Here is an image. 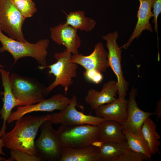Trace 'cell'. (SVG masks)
I'll use <instances>...</instances> for the list:
<instances>
[{"mask_svg": "<svg viewBox=\"0 0 161 161\" xmlns=\"http://www.w3.org/2000/svg\"><path fill=\"white\" fill-rule=\"evenodd\" d=\"M140 6L137 17L138 20L135 28L126 43L120 47L127 49L134 39L138 38L143 32L145 30L152 32L153 30L149 22L151 18L153 17L151 9L155 0H139Z\"/></svg>", "mask_w": 161, "mask_h": 161, "instance_id": "9a60e30c", "label": "cell"}, {"mask_svg": "<svg viewBox=\"0 0 161 161\" xmlns=\"http://www.w3.org/2000/svg\"><path fill=\"white\" fill-rule=\"evenodd\" d=\"M66 15L65 24L77 30L90 31L96 25L95 21L85 16L84 11L79 10L69 12Z\"/></svg>", "mask_w": 161, "mask_h": 161, "instance_id": "44dd1931", "label": "cell"}, {"mask_svg": "<svg viewBox=\"0 0 161 161\" xmlns=\"http://www.w3.org/2000/svg\"><path fill=\"white\" fill-rule=\"evenodd\" d=\"M19 11L26 18L31 17L37 11V9L32 0H13Z\"/></svg>", "mask_w": 161, "mask_h": 161, "instance_id": "cb8c5ba5", "label": "cell"}, {"mask_svg": "<svg viewBox=\"0 0 161 161\" xmlns=\"http://www.w3.org/2000/svg\"><path fill=\"white\" fill-rule=\"evenodd\" d=\"M0 42L2 45L0 52H9L14 58V63L21 58L29 57L35 58L40 66L46 65L47 49L49 43L48 39H41L35 43L27 41H19L7 36L0 30Z\"/></svg>", "mask_w": 161, "mask_h": 161, "instance_id": "7a4b0ae2", "label": "cell"}, {"mask_svg": "<svg viewBox=\"0 0 161 161\" xmlns=\"http://www.w3.org/2000/svg\"><path fill=\"white\" fill-rule=\"evenodd\" d=\"M51 114L42 115H25L15 121L12 130L2 137L4 146L10 150L25 152L37 156L35 139L38 129L45 121L49 120Z\"/></svg>", "mask_w": 161, "mask_h": 161, "instance_id": "6da1fadb", "label": "cell"}, {"mask_svg": "<svg viewBox=\"0 0 161 161\" xmlns=\"http://www.w3.org/2000/svg\"><path fill=\"white\" fill-rule=\"evenodd\" d=\"M2 85L4 87L3 105L0 110V117L3 120V123L0 131V138L6 133V123L12 113L13 109L16 106H21L22 103L15 98L12 92L10 80V72L2 68L0 69Z\"/></svg>", "mask_w": 161, "mask_h": 161, "instance_id": "5bb4252c", "label": "cell"}, {"mask_svg": "<svg viewBox=\"0 0 161 161\" xmlns=\"http://www.w3.org/2000/svg\"><path fill=\"white\" fill-rule=\"evenodd\" d=\"M152 12L154 19L152 22L154 24L156 32L158 35L157 19L159 15L161 13V0H155L152 6Z\"/></svg>", "mask_w": 161, "mask_h": 161, "instance_id": "83f0119b", "label": "cell"}, {"mask_svg": "<svg viewBox=\"0 0 161 161\" xmlns=\"http://www.w3.org/2000/svg\"><path fill=\"white\" fill-rule=\"evenodd\" d=\"M72 55L65 49L63 51L55 53L54 57L57 62L51 65L44 66H39L38 68L42 70L48 68L49 75L52 74L55 77L54 81L46 87V91L48 95L55 87L58 85L62 86L64 89L65 95L69 87L73 83V78L77 76L78 65L72 62Z\"/></svg>", "mask_w": 161, "mask_h": 161, "instance_id": "3957f363", "label": "cell"}, {"mask_svg": "<svg viewBox=\"0 0 161 161\" xmlns=\"http://www.w3.org/2000/svg\"><path fill=\"white\" fill-rule=\"evenodd\" d=\"M56 131L62 148H83L98 141L99 127L97 125H61Z\"/></svg>", "mask_w": 161, "mask_h": 161, "instance_id": "277c9868", "label": "cell"}, {"mask_svg": "<svg viewBox=\"0 0 161 161\" xmlns=\"http://www.w3.org/2000/svg\"><path fill=\"white\" fill-rule=\"evenodd\" d=\"M70 100L65 95L58 94L35 104L18 106L16 111L12 112L7 122L10 123L33 112H52L55 110L62 111L68 106Z\"/></svg>", "mask_w": 161, "mask_h": 161, "instance_id": "30bf717a", "label": "cell"}, {"mask_svg": "<svg viewBox=\"0 0 161 161\" xmlns=\"http://www.w3.org/2000/svg\"><path fill=\"white\" fill-rule=\"evenodd\" d=\"M6 159L4 158H3L0 156V161H6Z\"/></svg>", "mask_w": 161, "mask_h": 161, "instance_id": "4dcf8cb0", "label": "cell"}, {"mask_svg": "<svg viewBox=\"0 0 161 161\" xmlns=\"http://www.w3.org/2000/svg\"></svg>", "mask_w": 161, "mask_h": 161, "instance_id": "836d02e7", "label": "cell"}, {"mask_svg": "<svg viewBox=\"0 0 161 161\" xmlns=\"http://www.w3.org/2000/svg\"><path fill=\"white\" fill-rule=\"evenodd\" d=\"M83 75L87 80L96 84L101 82L103 78L102 73L93 70H85Z\"/></svg>", "mask_w": 161, "mask_h": 161, "instance_id": "4316f807", "label": "cell"}, {"mask_svg": "<svg viewBox=\"0 0 161 161\" xmlns=\"http://www.w3.org/2000/svg\"><path fill=\"white\" fill-rule=\"evenodd\" d=\"M118 93L117 83L114 80L104 83L101 90L99 92L94 89H89L85 98V101L92 110L99 106L115 100Z\"/></svg>", "mask_w": 161, "mask_h": 161, "instance_id": "2e32d148", "label": "cell"}, {"mask_svg": "<svg viewBox=\"0 0 161 161\" xmlns=\"http://www.w3.org/2000/svg\"><path fill=\"white\" fill-rule=\"evenodd\" d=\"M12 92L21 106L38 103L45 99V87L36 79L13 73L10 76Z\"/></svg>", "mask_w": 161, "mask_h": 161, "instance_id": "5b68a950", "label": "cell"}, {"mask_svg": "<svg viewBox=\"0 0 161 161\" xmlns=\"http://www.w3.org/2000/svg\"><path fill=\"white\" fill-rule=\"evenodd\" d=\"M127 100L125 98H116L113 101L102 105L95 109V116L123 124L127 117Z\"/></svg>", "mask_w": 161, "mask_h": 161, "instance_id": "e0dca14e", "label": "cell"}, {"mask_svg": "<svg viewBox=\"0 0 161 161\" xmlns=\"http://www.w3.org/2000/svg\"><path fill=\"white\" fill-rule=\"evenodd\" d=\"M77 98L73 94L69 104L64 110L54 113L49 120L52 124L65 126L81 124L98 125L104 119L91 115H86L78 111L76 107L78 105Z\"/></svg>", "mask_w": 161, "mask_h": 161, "instance_id": "9c48e42d", "label": "cell"}, {"mask_svg": "<svg viewBox=\"0 0 161 161\" xmlns=\"http://www.w3.org/2000/svg\"><path fill=\"white\" fill-rule=\"evenodd\" d=\"M144 139L148 147L151 155H154L159 151L161 143L160 135L157 131V126L153 120L148 117L144 121L141 128Z\"/></svg>", "mask_w": 161, "mask_h": 161, "instance_id": "ffe728a7", "label": "cell"}, {"mask_svg": "<svg viewBox=\"0 0 161 161\" xmlns=\"http://www.w3.org/2000/svg\"><path fill=\"white\" fill-rule=\"evenodd\" d=\"M10 157L6 161H40L38 157L30 155L22 151L11 149L10 152Z\"/></svg>", "mask_w": 161, "mask_h": 161, "instance_id": "484cf974", "label": "cell"}, {"mask_svg": "<svg viewBox=\"0 0 161 161\" xmlns=\"http://www.w3.org/2000/svg\"><path fill=\"white\" fill-rule=\"evenodd\" d=\"M149 159L144 154L131 149L127 145L117 161H143Z\"/></svg>", "mask_w": 161, "mask_h": 161, "instance_id": "d4e9b609", "label": "cell"}, {"mask_svg": "<svg viewBox=\"0 0 161 161\" xmlns=\"http://www.w3.org/2000/svg\"><path fill=\"white\" fill-rule=\"evenodd\" d=\"M77 30L65 23H61L50 28V38L58 45L64 46L69 53L77 55L81 44Z\"/></svg>", "mask_w": 161, "mask_h": 161, "instance_id": "4fadbf2b", "label": "cell"}, {"mask_svg": "<svg viewBox=\"0 0 161 161\" xmlns=\"http://www.w3.org/2000/svg\"><path fill=\"white\" fill-rule=\"evenodd\" d=\"M99 149L93 144L80 148L63 147L60 161H99Z\"/></svg>", "mask_w": 161, "mask_h": 161, "instance_id": "d6986e66", "label": "cell"}, {"mask_svg": "<svg viewBox=\"0 0 161 161\" xmlns=\"http://www.w3.org/2000/svg\"><path fill=\"white\" fill-rule=\"evenodd\" d=\"M3 66L1 65L0 63V67L3 68Z\"/></svg>", "mask_w": 161, "mask_h": 161, "instance_id": "1f68e13d", "label": "cell"}, {"mask_svg": "<svg viewBox=\"0 0 161 161\" xmlns=\"http://www.w3.org/2000/svg\"><path fill=\"white\" fill-rule=\"evenodd\" d=\"M25 18L13 0H0V27L10 38L19 41H26L22 31Z\"/></svg>", "mask_w": 161, "mask_h": 161, "instance_id": "52a82bcc", "label": "cell"}, {"mask_svg": "<svg viewBox=\"0 0 161 161\" xmlns=\"http://www.w3.org/2000/svg\"><path fill=\"white\" fill-rule=\"evenodd\" d=\"M98 126V141L127 143L126 138L123 132V127L122 123L116 121L104 120Z\"/></svg>", "mask_w": 161, "mask_h": 161, "instance_id": "ac0fdd59", "label": "cell"}, {"mask_svg": "<svg viewBox=\"0 0 161 161\" xmlns=\"http://www.w3.org/2000/svg\"><path fill=\"white\" fill-rule=\"evenodd\" d=\"M127 145V143L101 142L99 146V161H117Z\"/></svg>", "mask_w": 161, "mask_h": 161, "instance_id": "7402d4cb", "label": "cell"}, {"mask_svg": "<svg viewBox=\"0 0 161 161\" xmlns=\"http://www.w3.org/2000/svg\"><path fill=\"white\" fill-rule=\"evenodd\" d=\"M49 120L41 125L40 136L35 142L37 155L41 160L60 161L62 148L56 131Z\"/></svg>", "mask_w": 161, "mask_h": 161, "instance_id": "8992f818", "label": "cell"}, {"mask_svg": "<svg viewBox=\"0 0 161 161\" xmlns=\"http://www.w3.org/2000/svg\"></svg>", "mask_w": 161, "mask_h": 161, "instance_id": "d6a6232c", "label": "cell"}, {"mask_svg": "<svg viewBox=\"0 0 161 161\" xmlns=\"http://www.w3.org/2000/svg\"><path fill=\"white\" fill-rule=\"evenodd\" d=\"M123 132L126 138L127 145L131 149L144 154L149 160L151 159L152 155L142 136L135 134L125 129H123Z\"/></svg>", "mask_w": 161, "mask_h": 161, "instance_id": "603a6c76", "label": "cell"}, {"mask_svg": "<svg viewBox=\"0 0 161 161\" xmlns=\"http://www.w3.org/2000/svg\"><path fill=\"white\" fill-rule=\"evenodd\" d=\"M153 113V115L156 116L158 118L161 117V100H159L157 103L156 108L155 111Z\"/></svg>", "mask_w": 161, "mask_h": 161, "instance_id": "f1b7e54d", "label": "cell"}, {"mask_svg": "<svg viewBox=\"0 0 161 161\" xmlns=\"http://www.w3.org/2000/svg\"><path fill=\"white\" fill-rule=\"evenodd\" d=\"M4 146V145L3 139L2 138H0V155H5V154L3 151L2 149V148Z\"/></svg>", "mask_w": 161, "mask_h": 161, "instance_id": "f546056e", "label": "cell"}, {"mask_svg": "<svg viewBox=\"0 0 161 161\" xmlns=\"http://www.w3.org/2000/svg\"><path fill=\"white\" fill-rule=\"evenodd\" d=\"M108 54L103 43L99 42L95 46L93 51L90 55H73L71 61L81 66L86 70H93L102 73L109 67Z\"/></svg>", "mask_w": 161, "mask_h": 161, "instance_id": "8fae6325", "label": "cell"}, {"mask_svg": "<svg viewBox=\"0 0 161 161\" xmlns=\"http://www.w3.org/2000/svg\"><path fill=\"white\" fill-rule=\"evenodd\" d=\"M137 94V89L133 86L129 92L127 100V119L122 125L123 129L135 134L142 136L141 128L143 123L148 117L153 115V113L145 112L139 109L135 100Z\"/></svg>", "mask_w": 161, "mask_h": 161, "instance_id": "7c38bea8", "label": "cell"}, {"mask_svg": "<svg viewBox=\"0 0 161 161\" xmlns=\"http://www.w3.org/2000/svg\"><path fill=\"white\" fill-rule=\"evenodd\" d=\"M119 36L118 32L115 31L103 36L102 38L106 41V46L108 50L107 58L109 67L117 77L118 97L125 98L129 83L125 80L122 70V50L116 42Z\"/></svg>", "mask_w": 161, "mask_h": 161, "instance_id": "ba28073f", "label": "cell"}]
</instances>
